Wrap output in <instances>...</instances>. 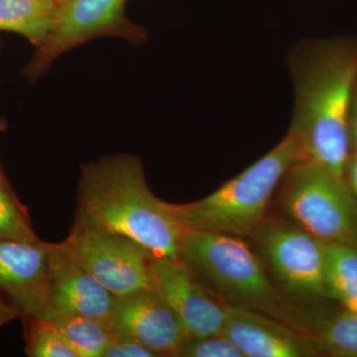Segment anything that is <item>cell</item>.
I'll return each instance as SVG.
<instances>
[{
  "instance_id": "obj_1",
  "label": "cell",
  "mask_w": 357,
  "mask_h": 357,
  "mask_svg": "<svg viewBox=\"0 0 357 357\" xmlns=\"http://www.w3.org/2000/svg\"><path fill=\"white\" fill-rule=\"evenodd\" d=\"M295 107L290 132L305 160L344 178L349 117L357 88V42L326 41L293 57Z\"/></svg>"
},
{
  "instance_id": "obj_2",
  "label": "cell",
  "mask_w": 357,
  "mask_h": 357,
  "mask_svg": "<svg viewBox=\"0 0 357 357\" xmlns=\"http://www.w3.org/2000/svg\"><path fill=\"white\" fill-rule=\"evenodd\" d=\"M77 208L107 229L132 239L153 259L178 257L185 229L169 203L155 196L133 154L107 155L83 164Z\"/></svg>"
},
{
  "instance_id": "obj_3",
  "label": "cell",
  "mask_w": 357,
  "mask_h": 357,
  "mask_svg": "<svg viewBox=\"0 0 357 357\" xmlns=\"http://www.w3.org/2000/svg\"><path fill=\"white\" fill-rule=\"evenodd\" d=\"M303 160L299 142L288 132L271 151L213 194L192 203H169V206L185 230L252 236L279 182Z\"/></svg>"
},
{
  "instance_id": "obj_4",
  "label": "cell",
  "mask_w": 357,
  "mask_h": 357,
  "mask_svg": "<svg viewBox=\"0 0 357 357\" xmlns=\"http://www.w3.org/2000/svg\"><path fill=\"white\" fill-rule=\"evenodd\" d=\"M178 257L206 285L227 301L275 319L284 317L261 263L241 237L185 230Z\"/></svg>"
},
{
  "instance_id": "obj_5",
  "label": "cell",
  "mask_w": 357,
  "mask_h": 357,
  "mask_svg": "<svg viewBox=\"0 0 357 357\" xmlns=\"http://www.w3.org/2000/svg\"><path fill=\"white\" fill-rule=\"evenodd\" d=\"M284 210L300 227L325 243L357 244V199L344 178L303 160L291 169Z\"/></svg>"
},
{
  "instance_id": "obj_6",
  "label": "cell",
  "mask_w": 357,
  "mask_h": 357,
  "mask_svg": "<svg viewBox=\"0 0 357 357\" xmlns=\"http://www.w3.org/2000/svg\"><path fill=\"white\" fill-rule=\"evenodd\" d=\"M62 243L115 297L153 289L151 255L132 239L107 229L79 208L69 236Z\"/></svg>"
},
{
  "instance_id": "obj_7",
  "label": "cell",
  "mask_w": 357,
  "mask_h": 357,
  "mask_svg": "<svg viewBox=\"0 0 357 357\" xmlns=\"http://www.w3.org/2000/svg\"><path fill=\"white\" fill-rule=\"evenodd\" d=\"M126 0H61L53 30L36 48L23 75L36 81L68 51L102 37L144 43L147 32L126 17Z\"/></svg>"
},
{
  "instance_id": "obj_8",
  "label": "cell",
  "mask_w": 357,
  "mask_h": 357,
  "mask_svg": "<svg viewBox=\"0 0 357 357\" xmlns=\"http://www.w3.org/2000/svg\"><path fill=\"white\" fill-rule=\"evenodd\" d=\"M278 280L300 297L326 296L323 243L306 230L268 222L252 234Z\"/></svg>"
},
{
  "instance_id": "obj_9",
  "label": "cell",
  "mask_w": 357,
  "mask_h": 357,
  "mask_svg": "<svg viewBox=\"0 0 357 357\" xmlns=\"http://www.w3.org/2000/svg\"><path fill=\"white\" fill-rule=\"evenodd\" d=\"M152 285L180 319L190 337L220 335L227 307L180 257L152 259Z\"/></svg>"
},
{
  "instance_id": "obj_10",
  "label": "cell",
  "mask_w": 357,
  "mask_h": 357,
  "mask_svg": "<svg viewBox=\"0 0 357 357\" xmlns=\"http://www.w3.org/2000/svg\"><path fill=\"white\" fill-rule=\"evenodd\" d=\"M109 323L114 332L137 340L157 356H177L187 331L154 289L115 297Z\"/></svg>"
},
{
  "instance_id": "obj_11",
  "label": "cell",
  "mask_w": 357,
  "mask_h": 357,
  "mask_svg": "<svg viewBox=\"0 0 357 357\" xmlns=\"http://www.w3.org/2000/svg\"><path fill=\"white\" fill-rule=\"evenodd\" d=\"M115 296L69 255L62 243H53L50 277L39 317H86L109 321Z\"/></svg>"
},
{
  "instance_id": "obj_12",
  "label": "cell",
  "mask_w": 357,
  "mask_h": 357,
  "mask_svg": "<svg viewBox=\"0 0 357 357\" xmlns=\"http://www.w3.org/2000/svg\"><path fill=\"white\" fill-rule=\"evenodd\" d=\"M53 243L0 238V296L20 319L40 316L46 301Z\"/></svg>"
},
{
  "instance_id": "obj_13",
  "label": "cell",
  "mask_w": 357,
  "mask_h": 357,
  "mask_svg": "<svg viewBox=\"0 0 357 357\" xmlns=\"http://www.w3.org/2000/svg\"><path fill=\"white\" fill-rule=\"evenodd\" d=\"M223 333L244 357H309L321 354L314 337L246 307L227 306Z\"/></svg>"
},
{
  "instance_id": "obj_14",
  "label": "cell",
  "mask_w": 357,
  "mask_h": 357,
  "mask_svg": "<svg viewBox=\"0 0 357 357\" xmlns=\"http://www.w3.org/2000/svg\"><path fill=\"white\" fill-rule=\"evenodd\" d=\"M60 4L61 0H0V31L20 35L38 48L56 24Z\"/></svg>"
},
{
  "instance_id": "obj_15",
  "label": "cell",
  "mask_w": 357,
  "mask_h": 357,
  "mask_svg": "<svg viewBox=\"0 0 357 357\" xmlns=\"http://www.w3.org/2000/svg\"><path fill=\"white\" fill-rule=\"evenodd\" d=\"M323 250L326 296L357 314V244L323 243Z\"/></svg>"
},
{
  "instance_id": "obj_16",
  "label": "cell",
  "mask_w": 357,
  "mask_h": 357,
  "mask_svg": "<svg viewBox=\"0 0 357 357\" xmlns=\"http://www.w3.org/2000/svg\"><path fill=\"white\" fill-rule=\"evenodd\" d=\"M51 319L77 357H103L114 338L107 321L79 316Z\"/></svg>"
},
{
  "instance_id": "obj_17",
  "label": "cell",
  "mask_w": 357,
  "mask_h": 357,
  "mask_svg": "<svg viewBox=\"0 0 357 357\" xmlns=\"http://www.w3.org/2000/svg\"><path fill=\"white\" fill-rule=\"evenodd\" d=\"M0 238L18 241L39 239L33 230L29 211L21 203L0 164Z\"/></svg>"
},
{
  "instance_id": "obj_18",
  "label": "cell",
  "mask_w": 357,
  "mask_h": 357,
  "mask_svg": "<svg viewBox=\"0 0 357 357\" xmlns=\"http://www.w3.org/2000/svg\"><path fill=\"white\" fill-rule=\"evenodd\" d=\"M25 351L29 357H77L55 321L43 317H24Z\"/></svg>"
},
{
  "instance_id": "obj_19",
  "label": "cell",
  "mask_w": 357,
  "mask_h": 357,
  "mask_svg": "<svg viewBox=\"0 0 357 357\" xmlns=\"http://www.w3.org/2000/svg\"><path fill=\"white\" fill-rule=\"evenodd\" d=\"M321 354L357 357V314L345 312L326 321L314 337Z\"/></svg>"
},
{
  "instance_id": "obj_20",
  "label": "cell",
  "mask_w": 357,
  "mask_h": 357,
  "mask_svg": "<svg viewBox=\"0 0 357 357\" xmlns=\"http://www.w3.org/2000/svg\"><path fill=\"white\" fill-rule=\"evenodd\" d=\"M178 357H244L225 333L189 337L178 349Z\"/></svg>"
},
{
  "instance_id": "obj_21",
  "label": "cell",
  "mask_w": 357,
  "mask_h": 357,
  "mask_svg": "<svg viewBox=\"0 0 357 357\" xmlns=\"http://www.w3.org/2000/svg\"><path fill=\"white\" fill-rule=\"evenodd\" d=\"M112 344L107 347L103 357H156L154 352L141 344L137 340L123 333L112 330Z\"/></svg>"
},
{
  "instance_id": "obj_22",
  "label": "cell",
  "mask_w": 357,
  "mask_h": 357,
  "mask_svg": "<svg viewBox=\"0 0 357 357\" xmlns=\"http://www.w3.org/2000/svg\"><path fill=\"white\" fill-rule=\"evenodd\" d=\"M20 318V312L6 298L0 296V328L13 319Z\"/></svg>"
},
{
  "instance_id": "obj_23",
  "label": "cell",
  "mask_w": 357,
  "mask_h": 357,
  "mask_svg": "<svg viewBox=\"0 0 357 357\" xmlns=\"http://www.w3.org/2000/svg\"><path fill=\"white\" fill-rule=\"evenodd\" d=\"M345 174L349 178V189L357 199V153L349 156L347 169H345Z\"/></svg>"
},
{
  "instance_id": "obj_24",
  "label": "cell",
  "mask_w": 357,
  "mask_h": 357,
  "mask_svg": "<svg viewBox=\"0 0 357 357\" xmlns=\"http://www.w3.org/2000/svg\"><path fill=\"white\" fill-rule=\"evenodd\" d=\"M349 141L357 153V88L352 102L351 117H349Z\"/></svg>"
},
{
  "instance_id": "obj_25",
  "label": "cell",
  "mask_w": 357,
  "mask_h": 357,
  "mask_svg": "<svg viewBox=\"0 0 357 357\" xmlns=\"http://www.w3.org/2000/svg\"><path fill=\"white\" fill-rule=\"evenodd\" d=\"M1 51V49H0ZM7 129V121L6 119L0 116V133L4 132Z\"/></svg>"
}]
</instances>
